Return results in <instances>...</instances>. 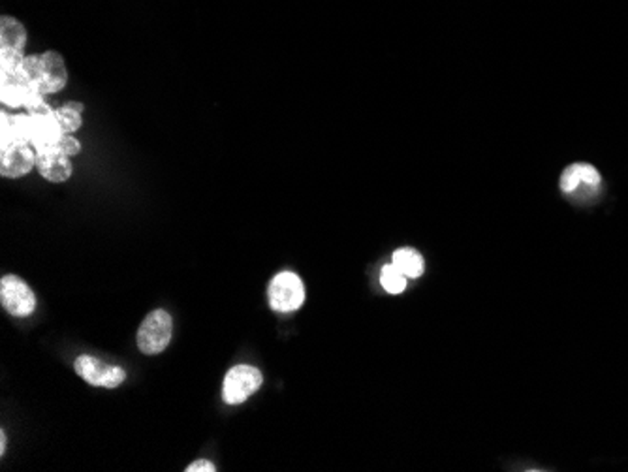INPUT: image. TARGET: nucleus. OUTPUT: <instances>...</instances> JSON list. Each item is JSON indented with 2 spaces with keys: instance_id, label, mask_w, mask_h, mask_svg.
<instances>
[{
  "instance_id": "16",
  "label": "nucleus",
  "mask_w": 628,
  "mask_h": 472,
  "mask_svg": "<svg viewBox=\"0 0 628 472\" xmlns=\"http://www.w3.org/2000/svg\"><path fill=\"white\" fill-rule=\"evenodd\" d=\"M57 149L61 151V153H65V154H68L70 159H72V156L82 153V144L77 142L72 134H65V135L61 137V142H58Z\"/></svg>"
},
{
  "instance_id": "4",
  "label": "nucleus",
  "mask_w": 628,
  "mask_h": 472,
  "mask_svg": "<svg viewBox=\"0 0 628 472\" xmlns=\"http://www.w3.org/2000/svg\"><path fill=\"white\" fill-rule=\"evenodd\" d=\"M264 384L260 369L252 365H235L228 371L222 384V399L226 405H241Z\"/></svg>"
},
{
  "instance_id": "3",
  "label": "nucleus",
  "mask_w": 628,
  "mask_h": 472,
  "mask_svg": "<svg viewBox=\"0 0 628 472\" xmlns=\"http://www.w3.org/2000/svg\"><path fill=\"white\" fill-rule=\"evenodd\" d=\"M31 117V145L36 153L55 149L65 135L61 125L57 119V109H53L48 102L27 111Z\"/></svg>"
},
{
  "instance_id": "6",
  "label": "nucleus",
  "mask_w": 628,
  "mask_h": 472,
  "mask_svg": "<svg viewBox=\"0 0 628 472\" xmlns=\"http://www.w3.org/2000/svg\"><path fill=\"white\" fill-rule=\"evenodd\" d=\"M74 371L80 375L87 384L96 388H119L126 380L125 369L109 365L102 360L92 356H80L74 362Z\"/></svg>"
},
{
  "instance_id": "14",
  "label": "nucleus",
  "mask_w": 628,
  "mask_h": 472,
  "mask_svg": "<svg viewBox=\"0 0 628 472\" xmlns=\"http://www.w3.org/2000/svg\"><path fill=\"white\" fill-rule=\"evenodd\" d=\"M83 109L85 108L80 102H68L63 108L57 109V119H58V125H61L65 134H74L82 128Z\"/></svg>"
},
{
  "instance_id": "10",
  "label": "nucleus",
  "mask_w": 628,
  "mask_h": 472,
  "mask_svg": "<svg viewBox=\"0 0 628 472\" xmlns=\"http://www.w3.org/2000/svg\"><path fill=\"white\" fill-rule=\"evenodd\" d=\"M42 63H44L42 92L44 94L61 92L68 83V72H66L63 55L57 51H46L42 53Z\"/></svg>"
},
{
  "instance_id": "2",
  "label": "nucleus",
  "mask_w": 628,
  "mask_h": 472,
  "mask_svg": "<svg viewBox=\"0 0 628 472\" xmlns=\"http://www.w3.org/2000/svg\"><path fill=\"white\" fill-rule=\"evenodd\" d=\"M267 298L273 310L293 312L305 302V286L296 273L283 271L277 273L269 283Z\"/></svg>"
},
{
  "instance_id": "1",
  "label": "nucleus",
  "mask_w": 628,
  "mask_h": 472,
  "mask_svg": "<svg viewBox=\"0 0 628 472\" xmlns=\"http://www.w3.org/2000/svg\"><path fill=\"white\" fill-rule=\"evenodd\" d=\"M173 336V320L170 312L164 309H156L144 319L140 329H137V348L147 356L162 354Z\"/></svg>"
},
{
  "instance_id": "11",
  "label": "nucleus",
  "mask_w": 628,
  "mask_h": 472,
  "mask_svg": "<svg viewBox=\"0 0 628 472\" xmlns=\"http://www.w3.org/2000/svg\"><path fill=\"white\" fill-rule=\"evenodd\" d=\"M8 144H29L31 145V117L25 115H10L3 109L0 115V145Z\"/></svg>"
},
{
  "instance_id": "15",
  "label": "nucleus",
  "mask_w": 628,
  "mask_h": 472,
  "mask_svg": "<svg viewBox=\"0 0 628 472\" xmlns=\"http://www.w3.org/2000/svg\"><path fill=\"white\" fill-rule=\"evenodd\" d=\"M380 284L388 293H403L406 288V277L394 264L384 266L380 273Z\"/></svg>"
},
{
  "instance_id": "18",
  "label": "nucleus",
  "mask_w": 628,
  "mask_h": 472,
  "mask_svg": "<svg viewBox=\"0 0 628 472\" xmlns=\"http://www.w3.org/2000/svg\"><path fill=\"white\" fill-rule=\"evenodd\" d=\"M6 450V435L4 433H0V454H4Z\"/></svg>"
},
{
  "instance_id": "17",
  "label": "nucleus",
  "mask_w": 628,
  "mask_h": 472,
  "mask_svg": "<svg viewBox=\"0 0 628 472\" xmlns=\"http://www.w3.org/2000/svg\"><path fill=\"white\" fill-rule=\"evenodd\" d=\"M187 472H214L217 470V467H214L211 461L207 459H198V461H194L190 463L187 468Z\"/></svg>"
},
{
  "instance_id": "5",
  "label": "nucleus",
  "mask_w": 628,
  "mask_h": 472,
  "mask_svg": "<svg viewBox=\"0 0 628 472\" xmlns=\"http://www.w3.org/2000/svg\"><path fill=\"white\" fill-rule=\"evenodd\" d=\"M0 302L8 314L25 319L36 309V296L32 288L17 275H6L0 281Z\"/></svg>"
},
{
  "instance_id": "7",
  "label": "nucleus",
  "mask_w": 628,
  "mask_h": 472,
  "mask_svg": "<svg viewBox=\"0 0 628 472\" xmlns=\"http://www.w3.org/2000/svg\"><path fill=\"white\" fill-rule=\"evenodd\" d=\"M36 168V151L29 144L0 145V175L17 179Z\"/></svg>"
},
{
  "instance_id": "13",
  "label": "nucleus",
  "mask_w": 628,
  "mask_h": 472,
  "mask_svg": "<svg viewBox=\"0 0 628 472\" xmlns=\"http://www.w3.org/2000/svg\"><path fill=\"white\" fill-rule=\"evenodd\" d=\"M394 266L410 279H418L423 273V258L414 249H399L394 252Z\"/></svg>"
},
{
  "instance_id": "9",
  "label": "nucleus",
  "mask_w": 628,
  "mask_h": 472,
  "mask_svg": "<svg viewBox=\"0 0 628 472\" xmlns=\"http://www.w3.org/2000/svg\"><path fill=\"white\" fill-rule=\"evenodd\" d=\"M36 170L51 183H65L74 173L72 159L57 147L36 153Z\"/></svg>"
},
{
  "instance_id": "8",
  "label": "nucleus",
  "mask_w": 628,
  "mask_h": 472,
  "mask_svg": "<svg viewBox=\"0 0 628 472\" xmlns=\"http://www.w3.org/2000/svg\"><path fill=\"white\" fill-rule=\"evenodd\" d=\"M600 183H602V177L598 170L585 162L571 164L568 168H564L559 181L561 190L566 196H576L580 190H585L587 196H593L600 188Z\"/></svg>"
},
{
  "instance_id": "12",
  "label": "nucleus",
  "mask_w": 628,
  "mask_h": 472,
  "mask_svg": "<svg viewBox=\"0 0 628 472\" xmlns=\"http://www.w3.org/2000/svg\"><path fill=\"white\" fill-rule=\"evenodd\" d=\"M29 34L27 29L12 15L0 17V49L25 53Z\"/></svg>"
}]
</instances>
